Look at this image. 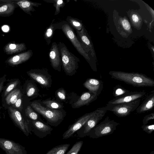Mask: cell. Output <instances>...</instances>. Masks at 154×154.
<instances>
[{
  "label": "cell",
  "mask_w": 154,
  "mask_h": 154,
  "mask_svg": "<svg viewBox=\"0 0 154 154\" xmlns=\"http://www.w3.org/2000/svg\"><path fill=\"white\" fill-rule=\"evenodd\" d=\"M95 112L96 110L91 112L86 113L80 118L63 134V139H67L72 136L76 131L83 127Z\"/></svg>",
  "instance_id": "10"
},
{
  "label": "cell",
  "mask_w": 154,
  "mask_h": 154,
  "mask_svg": "<svg viewBox=\"0 0 154 154\" xmlns=\"http://www.w3.org/2000/svg\"><path fill=\"white\" fill-rule=\"evenodd\" d=\"M16 3L26 13L31 15V11H35L34 7H38L42 5L40 3L35 2L27 0L17 1Z\"/></svg>",
  "instance_id": "20"
},
{
  "label": "cell",
  "mask_w": 154,
  "mask_h": 154,
  "mask_svg": "<svg viewBox=\"0 0 154 154\" xmlns=\"http://www.w3.org/2000/svg\"><path fill=\"white\" fill-rule=\"evenodd\" d=\"M97 96L95 94L90 91L83 93L78 100L73 105V107L78 108L85 105H89L96 100Z\"/></svg>",
  "instance_id": "17"
},
{
  "label": "cell",
  "mask_w": 154,
  "mask_h": 154,
  "mask_svg": "<svg viewBox=\"0 0 154 154\" xmlns=\"http://www.w3.org/2000/svg\"><path fill=\"white\" fill-rule=\"evenodd\" d=\"M140 99L133 101L118 104L107 103L105 107L107 111L112 112L117 116L120 117H126L136 110L140 105Z\"/></svg>",
  "instance_id": "6"
},
{
  "label": "cell",
  "mask_w": 154,
  "mask_h": 154,
  "mask_svg": "<svg viewBox=\"0 0 154 154\" xmlns=\"http://www.w3.org/2000/svg\"><path fill=\"white\" fill-rule=\"evenodd\" d=\"M49 59L53 68L59 71L61 69V61L58 44L53 42L48 53Z\"/></svg>",
  "instance_id": "11"
},
{
  "label": "cell",
  "mask_w": 154,
  "mask_h": 154,
  "mask_svg": "<svg viewBox=\"0 0 154 154\" xmlns=\"http://www.w3.org/2000/svg\"><path fill=\"white\" fill-rule=\"evenodd\" d=\"M44 1L50 3H52L55 8L54 15L58 14L60 12V8H63L65 5V3L63 0H43Z\"/></svg>",
  "instance_id": "27"
},
{
  "label": "cell",
  "mask_w": 154,
  "mask_h": 154,
  "mask_svg": "<svg viewBox=\"0 0 154 154\" xmlns=\"http://www.w3.org/2000/svg\"><path fill=\"white\" fill-rule=\"evenodd\" d=\"M0 148L6 154H27L24 147L9 139L0 138Z\"/></svg>",
  "instance_id": "9"
},
{
  "label": "cell",
  "mask_w": 154,
  "mask_h": 154,
  "mask_svg": "<svg viewBox=\"0 0 154 154\" xmlns=\"http://www.w3.org/2000/svg\"><path fill=\"white\" fill-rule=\"evenodd\" d=\"M130 92L121 85H118L114 87L113 95L115 98H117L122 97Z\"/></svg>",
  "instance_id": "26"
},
{
  "label": "cell",
  "mask_w": 154,
  "mask_h": 154,
  "mask_svg": "<svg viewBox=\"0 0 154 154\" xmlns=\"http://www.w3.org/2000/svg\"><path fill=\"white\" fill-rule=\"evenodd\" d=\"M154 106V92H153L147 96L143 103L136 109L138 113H141L149 111L152 109Z\"/></svg>",
  "instance_id": "19"
},
{
  "label": "cell",
  "mask_w": 154,
  "mask_h": 154,
  "mask_svg": "<svg viewBox=\"0 0 154 154\" xmlns=\"http://www.w3.org/2000/svg\"><path fill=\"white\" fill-rule=\"evenodd\" d=\"M66 21L70 26L72 27L76 30L80 31L82 30L83 26L82 21L79 19L68 16Z\"/></svg>",
  "instance_id": "25"
},
{
  "label": "cell",
  "mask_w": 154,
  "mask_h": 154,
  "mask_svg": "<svg viewBox=\"0 0 154 154\" xmlns=\"http://www.w3.org/2000/svg\"><path fill=\"white\" fill-rule=\"evenodd\" d=\"M84 86L89 91L95 94L98 96L103 90V84L101 80L94 78H89L84 82Z\"/></svg>",
  "instance_id": "15"
},
{
  "label": "cell",
  "mask_w": 154,
  "mask_h": 154,
  "mask_svg": "<svg viewBox=\"0 0 154 154\" xmlns=\"http://www.w3.org/2000/svg\"><path fill=\"white\" fill-rule=\"evenodd\" d=\"M54 20V19L52 20L50 25L46 28L44 33V38L48 45L50 44L54 31L56 29V23H53Z\"/></svg>",
  "instance_id": "23"
},
{
  "label": "cell",
  "mask_w": 154,
  "mask_h": 154,
  "mask_svg": "<svg viewBox=\"0 0 154 154\" xmlns=\"http://www.w3.org/2000/svg\"><path fill=\"white\" fill-rule=\"evenodd\" d=\"M21 94L20 90L19 89H14L6 97L5 100L7 103L13 107L17 100Z\"/></svg>",
  "instance_id": "22"
},
{
  "label": "cell",
  "mask_w": 154,
  "mask_h": 154,
  "mask_svg": "<svg viewBox=\"0 0 154 154\" xmlns=\"http://www.w3.org/2000/svg\"><path fill=\"white\" fill-rule=\"evenodd\" d=\"M70 146V144H64L57 146L48 151L46 154H65Z\"/></svg>",
  "instance_id": "24"
},
{
  "label": "cell",
  "mask_w": 154,
  "mask_h": 154,
  "mask_svg": "<svg viewBox=\"0 0 154 154\" xmlns=\"http://www.w3.org/2000/svg\"><path fill=\"white\" fill-rule=\"evenodd\" d=\"M83 143V142L82 141L77 142L73 145L66 154H78L81 149Z\"/></svg>",
  "instance_id": "31"
},
{
  "label": "cell",
  "mask_w": 154,
  "mask_h": 154,
  "mask_svg": "<svg viewBox=\"0 0 154 154\" xmlns=\"http://www.w3.org/2000/svg\"><path fill=\"white\" fill-rule=\"evenodd\" d=\"M56 29H61L66 37L72 43L78 52L83 56L91 64L90 57L85 51L72 27L66 21L56 23Z\"/></svg>",
  "instance_id": "4"
},
{
  "label": "cell",
  "mask_w": 154,
  "mask_h": 154,
  "mask_svg": "<svg viewBox=\"0 0 154 154\" xmlns=\"http://www.w3.org/2000/svg\"><path fill=\"white\" fill-rule=\"evenodd\" d=\"M111 77L134 87L154 86V80L145 74L135 72L112 71L109 72Z\"/></svg>",
  "instance_id": "1"
},
{
  "label": "cell",
  "mask_w": 154,
  "mask_h": 154,
  "mask_svg": "<svg viewBox=\"0 0 154 154\" xmlns=\"http://www.w3.org/2000/svg\"><path fill=\"white\" fill-rule=\"evenodd\" d=\"M26 49V45L24 43H9L5 47V51L7 54H12L23 51Z\"/></svg>",
  "instance_id": "21"
},
{
  "label": "cell",
  "mask_w": 154,
  "mask_h": 154,
  "mask_svg": "<svg viewBox=\"0 0 154 154\" xmlns=\"http://www.w3.org/2000/svg\"><path fill=\"white\" fill-rule=\"evenodd\" d=\"M119 125V123L110 119L109 116H107L104 120L92 129L87 136L92 138H97L110 135Z\"/></svg>",
  "instance_id": "3"
},
{
  "label": "cell",
  "mask_w": 154,
  "mask_h": 154,
  "mask_svg": "<svg viewBox=\"0 0 154 154\" xmlns=\"http://www.w3.org/2000/svg\"><path fill=\"white\" fill-rule=\"evenodd\" d=\"M107 111L105 107L97 108L95 112L89 118L82 127L83 128L79 134V136L82 137L88 134L105 116Z\"/></svg>",
  "instance_id": "7"
},
{
  "label": "cell",
  "mask_w": 154,
  "mask_h": 154,
  "mask_svg": "<svg viewBox=\"0 0 154 154\" xmlns=\"http://www.w3.org/2000/svg\"><path fill=\"white\" fill-rule=\"evenodd\" d=\"M76 31L77 37L84 50L88 54L89 51L92 52V45L84 26H83L80 31L77 30H76Z\"/></svg>",
  "instance_id": "16"
},
{
  "label": "cell",
  "mask_w": 154,
  "mask_h": 154,
  "mask_svg": "<svg viewBox=\"0 0 154 154\" xmlns=\"http://www.w3.org/2000/svg\"><path fill=\"white\" fill-rule=\"evenodd\" d=\"M150 154H154V151H152L150 153Z\"/></svg>",
  "instance_id": "42"
},
{
  "label": "cell",
  "mask_w": 154,
  "mask_h": 154,
  "mask_svg": "<svg viewBox=\"0 0 154 154\" xmlns=\"http://www.w3.org/2000/svg\"><path fill=\"white\" fill-rule=\"evenodd\" d=\"M27 73L30 77L41 85L46 87H49L51 85L50 78L45 71L40 69H33L28 72Z\"/></svg>",
  "instance_id": "12"
},
{
  "label": "cell",
  "mask_w": 154,
  "mask_h": 154,
  "mask_svg": "<svg viewBox=\"0 0 154 154\" xmlns=\"http://www.w3.org/2000/svg\"><path fill=\"white\" fill-rule=\"evenodd\" d=\"M57 96L61 100H65L66 98V93L64 89H60L57 91Z\"/></svg>",
  "instance_id": "36"
},
{
  "label": "cell",
  "mask_w": 154,
  "mask_h": 154,
  "mask_svg": "<svg viewBox=\"0 0 154 154\" xmlns=\"http://www.w3.org/2000/svg\"><path fill=\"white\" fill-rule=\"evenodd\" d=\"M32 50L28 51L13 56L7 60L8 63L11 66H16L28 60L32 57Z\"/></svg>",
  "instance_id": "18"
},
{
  "label": "cell",
  "mask_w": 154,
  "mask_h": 154,
  "mask_svg": "<svg viewBox=\"0 0 154 154\" xmlns=\"http://www.w3.org/2000/svg\"><path fill=\"white\" fill-rule=\"evenodd\" d=\"M154 119V113L152 112L149 114L147 115L144 116L143 121V125H146L149 121L151 119Z\"/></svg>",
  "instance_id": "35"
},
{
  "label": "cell",
  "mask_w": 154,
  "mask_h": 154,
  "mask_svg": "<svg viewBox=\"0 0 154 154\" xmlns=\"http://www.w3.org/2000/svg\"><path fill=\"white\" fill-rule=\"evenodd\" d=\"M26 116L33 121H36L38 119V116L32 109L30 106H28L25 109Z\"/></svg>",
  "instance_id": "32"
},
{
  "label": "cell",
  "mask_w": 154,
  "mask_h": 154,
  "mask_svg": "<svg viewBox=\"0 0 154 154\" xmlns=\"http://www.w3.org/2000/svg\"><path fill=\"white\" fill-rule=\"evenodd\" d=\"M22 94L17 100L13 107H15V108L19 110L22 109Z\"/></svg>",
  "instance_id": "37"
},
{
  "label": "cell",
  "mask_w": 154,
  "mask_h": 154,
  "mask_svg": "<svg viewBox=\"0 0 154 154\" xmlns=\"http://www.w3.org/2000/svg\"><path fill=\"white\" fill-rule=\"evenodd\" d=\"M133 21L135 23H137L139 21V18L138 16L136 14H133L132 16Z\"/></svg>",
  "instance_id": "40"
},
{
  "label": "cell",
  "mask_w": 154,
  "mask_h": 154,
  "mask_svg": "<svg viewBox=\"0 0 154 154\" xmlns=\"http://www.w3.org/2000/svg\"><path fill=\"white\" fill-rule=\"evenodd\" d=\"M20 82V81L18 79H16L9 83L4 91V97H6L11 91L15 89Z\"/></svg>",
  "instance_id": "29"
},
{
  "label": "cell",
  "mask_w": 154,
  "mask_h": 154,
  "mask_svg": "<svg viewBox=\"0 0 154 154\" xmlns=\"http://www.w3.org/2000/svg\"><path fill=\"white\" fill-rule=\"evenodd\" d=\"M6 75H5L0 78V94L3 89L4 83L6 81Z\"/></svg>",
  "instance_id": "39"
},
{
  "label": "cell",
  "mask_w": 154,
  "mask_h": 154,
  "mask_svg": "<svg viewBox=\"0 0 154 154\" xmlns=\"http://www.w3.org/2000/svg\"><path fill=\"white\" fill-rule=\"evenodd\" d=\"M37 92L35 86L32 83L28 84L26 87V93L28 97H31L34 95Z\"/></svg>",
  "instance_id": "33"
},
{
  "label": "cell",
  "mask_w": 154,
  "mask_h": 154,
  "mask_svg": "<svg viewBox=\"0 0 154 154\" xmlns=\"http://www.w3.org/2000/svg\"><path fill=\"white\" fill-rule=\"evenodd\" d=\"M58 45L64 72L68 75H73L76 72L78 68V63L80 60L69 51L64 43L60 42Z\"/></svg>",
  "instance_id": "2"
},
{
  "label": "cell",
  "mask_w": 154,
  "mask_h": 154,
  "mask_svg": "<svg viewBox=\"0 0 154 154\" xmlns=\"http://www.w3.org/2000/svg\"><path fill=\"white\" fill-rule=\"evenodd\" d=\"M146 94L144 91H131L129 93L121 97L115 98L109 101L107 103L115 104L124 103L129 102L136 100L140 99Z\"/></svg>",
  "instance_id": "13"
},
{
  "label": "cell",
  "mask_w": 154,
  "mask_h": 154,
  "mask_svg": "<svg viewBox=\"0 0 154 154\" xmlns=\"http://www.w3.org/2000/svg\"><path fill=\"white\" fill-rule=\"evenodd\" d=\"M8 109L10 117L16 125L26 136L31 134L30 128L20 112L17 109L11 106L8 107Z\"/></svg>",
  "instance_id": "8"
},
{
  "label": "cell",
  "mask_w": 154,
  "mask_h": 154,
  "mask_svg": "<svg viewBox=\"0 0 154 154\" xmlns=\"http://www.w3.org/2000/svg\"><path fill=\"white\" fill-rule=\"evenodd\" d=\"M31 106L35 110L41 114L51 125L56 126L61 122L63 118L62 112L46 108L42 106L38 102L34 101Z\"/></svg>",
  "instance_id": "5"
},
{
  "label": "cell",
  "mask_w": 154,
  "mask_h": 154,
  "mask_svg": "<svg viewBox=\"0 0 154 154\" xmlns=\"http://www.w3.org/2000/svg\"></svg>",
  "instance_id": "44"
},
{
  "label": "cell",
  "mask_w": 154,
  "mask_h": 154,
  "mask_svg": "<svg viewBox=\"0 0 154 154\" xmlns=\"http://www.w3.org/2000/svg\"><path fill=\"white\" fill-rule=\"evenodd\" d=\"M1 108H0V119L1 118V112H0Z\"/></svg>",
  "instance_id": "43"
},
{
  "label": "cell",
  "mask_w": 154,
  "mask_h": 154,
  "mask_svg": "<svg viewBox=\"0 0 154 154\" xmlns=\"http://www.w3.org/2000/svg\"><path fill=\"white\" fill-rule=\"evenodd\" d=\"M32 129L31 130L34 134L40 138H43L51 134L53 128L49 126L38 121L32 122Z\"/></svg>",
  "instance_id": "14"
},
{
  "label": "cell",
  "mask_w": 154,
  "mask_h": 154,
  "mask_svg": "<svg viewBox=\"0 0 154 154\" xmlns=\"http://www.w3.org/2000/svg\"><path fill=\"white\" fill-rule=\"evenodd\" d=\"M14 5L12 3L5 4L0 7V15L9 14L14 10Z\"/></svg>",
  "instance_id": "28"
},
{
  "label": "cell",
  "mask_w": 154,
  "mask_h": 154,
  "mask_svg": "<svg viewBox=\"0 0 154 154\" xmlns=\"http://www.w3.org/2000/svg\"><path fill=\"white\" fill-rule=\"evenodd\" d=\"M141 128L143 131H145L149 134H150L154 131V125H143L141 126Z\"/></svg>",
  "instance_id": "34"
},
{
  "label": "cell",
  "mask_w": 154,
  "mask_h": 154,
  "mask_svg": "<svg viewBox=\"0 0 154 154\" xmlns=\"http://www.w3.org/2000/svg\"><path fill=\"white\" fill-rule=\"evenodd\" d=\"M43 103L48 108L54 110H57L63 107V106L60 103L51 100H47L43 101Z\"/></svg>",
  "instance_id": "30"
},
{
  "label": "cell",
  "mask_w": 154,
  "mask_h": 154,
  "mask_svg": "<svg viewBox=\"0 0 154 154\" xmlns=\"http://www.w3.org/2000/svg\"><path fill=\"white\" fill-rule=\"evenodd\" d=\"M122 23L123 28L126 30H128L131 29V26L128 21L126 19L123 20Z\"/></svg>",
  "instance_id": "38"
},
{
  "label": "cell",
  "mask_w": 154,
  "mask_h": 154,
  "mask_svg": "<svg viewBox=\"0 0 154 154\" xmlns=\"http://www.w3.org/2000/svg\"><path fill=\"white\" fill-rule=\"evenodd\" d=\"M2 29L4 32H7L9 30V28L8 26L5 25L2 27Z\"/></svg>",
  "instance_id": "41"
}]
</instances>
